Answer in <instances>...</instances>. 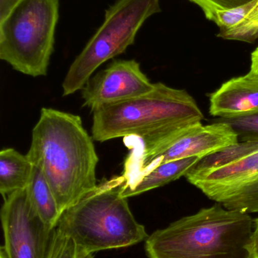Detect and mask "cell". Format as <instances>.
<instances>
[{
  "label": "cell",
  "mask_w": 258,
  "mask_h": 258,
  "mask_svg": "<svg viewBox=\"0 0 258 258\" xmlns=\"http://www.w3.org/2000/svg\"><path fill=\"white\" fill-rule=\"evenodd\" d=\"M92 137L98 142L123 138L127 158L156 153L195 125L204 115L184 89L154 83L145 95L92 111Z\"/></svg>",
  "instance_id": "6da1fadb"
},
{
  "label": "cell",
  "mask_w": 258,
  "mask_h": 258,
  "mask_svg": "<svg viewBox=\"0 0 258 258\" xmlns=\"http://www.w3.org/2000/svg\"><path fill=\"white\" fill-rule=\"evenodd\" d=\"M27 156L45 176L61 215L98 186L93 138L77 115L42 108Z\"/></svg>",
  "instance_id": "7a4b0ae2"
},
{
  "label": "cell",
  "mask_w": 258,
  "mask_h": 258,
  "mask_svg": "<svg viewBox=\"0 0 258 258\" xmlns=\"http://www.w3.org/2000/svg\"><path fill=\"white\" fill-rule=\"evenodd\" d=\"M254 219L217 204L156 230L145 240L148 258H253Z\"/></svg>",
  "instance_id": "3957f363"
},
{
  "label": "cell",
  "mask_w": 258,
  "mask_h": 258,
  "mask_svg": "<svg viewBox=\"0 0 258 258\" xmlns=\"http://www.w3.org/2000/svg\"><path fill=\"white\" fill-rule=\"evenodd\" d=\"M122 175L98 183L61 215L56 228L86 254L136 245L148 237L133 216L128 199L121 196Z\"/></svg>",
  "instance_id": "277c9868"
},
{
  "label": "cell",
  "mask_w": 258,
  "mask_h": 258,
  "mask_svg": "<svg viewBox=\"0 0 258 258\" xmlns=\"http://www.w3.org/2000/svg\"><path fill=\"white\" fill-rule=\"evenodd\" d=\"M59 0H22L0 22V58L30 77L48 73L54 51Z\"/></svg>",
  "instance_id": "5b68a950"
},
{
  "label": "cell",
  "mask_w": 258,
  "mask_h": 258,
  "mask_svg": "<svg viewBox=\"0 0 258 258\" xmlns=\"http://www.w3.org/2000/svg\"><path fill=\"white\" fill-rule=\"evenodd\" d=\"M161 11L160 0H116L106 11L102 24L71 63L62 83V95L82 90L101 64L134 43L145 21Z\"/></svg>",
  "instance_id": "8992f818"
},
{
  "label": "cell",
  "mask_w": 258,
  "mask_h": 258,
  "mask_svg": "<svg viewBox=\"0 0 258 258\" xmlns=\"http://www.w3.org/2000/svg\"><path fill=\"white\" fill-rule=\"evenodd\" d=\"M186 177L226 209L258 213V150L234 163L204 172H189Z\"/></svg>",
  "instance_id": "52a82bcc"
},
{
  "label": "cell",
  "mask_w": 258,
  "mask_h": 258,
  "mask_svg": "<svg viewBox=\"0 0 258 258\" xmlns=\"http://www.w3.org/2000/svg\"><path fill=\"white\" fill-rule=\"evenodd\" d=\"M1 221L8 258H48L56 228L39 218L26 188L4 197Z\"/></svg>",
  "instance_id": "ba28073f"
},
{
  "label": "cell",
  "mask_w": 258,
  "mask_h": 258,
  "mask_svg": "<svg viewBox=\"0 0 258 258\" xmlns=\"http://www.w3.org/2000/svg\"><path fill=\"white\" fill-rule=\"evenodd\" d=\"M135 60H116L91 77L82 89L83 107L94 111L103 106L127 101L154 89Z\"/></svg>",
  "instance_id": "9c48e42d"
},
{
  "label": "cell",
  "mask_w": 258,
  "mask_h": 258,
  "mask_svg": "<svg viewBox=\"0 0 258 258\" xmlns=\"http://www.w3.org/2000/svg\"><path fill=\"white\" fill-rule=\"evenodd\" d=\"M209 112L219 119L258 113V77L248 72L224 83L210 95Z\"/></svg>",
  "instance_id": "30bf717a"
},
{
  "label": "cell",
  "mask_w": 258,
  "mask_h": 258,
  "mask_svg": "<svg viewBox=\"0 0 258 258\" xmlns=\"http://www.w3.org/2000/svg\"><path fill=\"white\" fill-rule=\"evenodd\" d=\"M211 21L219 27V37L253 43L258 39V0L217 12Z\"/></svg>",
  "instance_id": "8fae6325"
},
{
  "label": "cell",
  "mask_w": 258,
  "mask_h": 258,
  "mask_svg": "<svg viewBox=\"0 0 258 258\" xmlns=\"http://www.w3.org/2000/svg\"><path fill=\"white\" fill-rule=\"evenodd\" d=\"M200 159L198 157L185 158L159 165L142 176L132 186L121 189V196L127 199L136 197L168 184L183 176L186 177Z\"/></svg>",
  "instance_id": "7c38bea8"
},
{
  "label": "cell",
  "mask_w": 258,
  "mask_h": 258,
  "mask_svg": "<svg viewBox=\"0 0 258 258\" xmlns=\"http://www.w3.org/2000/svg\"><path fill=\"white\" fill-rule=\"evenodd\" d=\"M33 165L27 154H21L13 148L0 152V192L6 196L25 189L30 181Z\"/></svg>",
  "instance_id": "4fadbf2b"
},
{
  "label": "cell",
  "mask_w": 258,
  "mask_h": 258,
  "mask_svg": "<svg viewBox=\"0 0 258 258\" xmlns=\"http://www.w3.org/2000/svg\"><path fill=\"white\" fill-rule=\"evenodd\" d=\"M26 189L30 203L39 218L50 228H56L62 215L49 184L37 167L33 166Z\"/></svg>",
  "instance_id": "5bb4252c"
},
{
  "label": "cell",
  "mask_w": 258,
  "mask_h": 258,
  "mask_svg": "<svg viewBox=\"0 0 258 258\" xmlns=\"http://www.w3.org/2000/svg\"><path fill=\"white\" fill-rule=\"evenodd\" d=\"M258 150V141H239L201 158L189 172H204L234 163Z\"/></svg>",
  "instance_id": "9a60e30c"
},
{
  "label": "cell",
  "mask_w": 258,
  "mask_h": 258,
  "mask_svg": "<svg viewBox=\"0 0 258 258\" xmlns=\"http://www.w3.org/2000/svg\"><path fill=\"white\" fill-rule=\"evenodd\" d=\"M219 120L230 125L240 141H258V113Z\"/></svg>",
  "instance_id": "2e32d148"
},
{
  "label": "cell",
  "mask_w": 258,
  "mask_h": 258,
  "mask_svg": "<svg viewBox=\"0 0 258 258\" xmlns=\"http://www.w3.org/2000/svg\"><path fill=\"white\" fill-rule=\"evenodd\" d=\"M75 242L69 236L56 228L48 258H78Z\"/></svg>",
  "instance_id": "e0dca14e"
},
{
  "label": "cell",
  "mask_w": 258,
  "mask_h": 258,
  "mask_svg": "<svg viewBox=\"0 0 258 258\" xmlns=\"http://www.w3.org/2000/svg\"><path fill=\"white\" fill-rule=\"evenodd\" d=\"M201 8L208 19H212V17L218 12L230 10L239 7L251 0H190Z\"/></svg>",
  "instance_id": "ac0fdd59"
},
{
  "label": "cell",
  "mask_w": 258,
  "mask_h": 258,
  "mask_svg": "<svg viewBox=\"0 0 258 258\" xmlns=\"http://www.w3.org/2000/svg\"><path fill=\"white\" fill-rule=\"evenodd\" d=\"M21 1L22 0H0V22L6 19Z\"/></svg>",
  "instance_id": "d6986e66"
},
{
  "label": "cell",
  "mask_w": 258,
  "mask_h": 258,
  "mask_svg": "<svg viewBox=\"0 0 258 258\" xmlns=\"http://www.w3.org/2000/svg\"><path fill=\"white\" fill-rule=\"evenodd\" d=\"M250 251H251V256L253 258H258V218L254 219Z\"/></svg>",
  "instance_id": "ffe728a7"
},
{
  "label": "cell",
  "mask_w": 258,
  "mask_h": 258,
  "mask_svg": "<svg viewBox=\"0 0 258 258\" xmlns=\"http://www.w3.org/2000/svg\"><path fill=\"white\" fill-rule=\"evenodd\" d=\"M249 72L258 77V47L251 54V68Z\"/></svg>",
  "instance_id": "44dd1931"
},
{
  "label": "cell",
  "mask_w": 258,
  "mask_h": 258,
  "mask_svg": "<svg viewBox=\"0 0 258 258\" xmlns=\"http://www.w3.org/2000/svg\"><path fill=\"white\" fill-rule=\"evenodd\" d=\"M78 258H93V254H86L84 253L79 251Z\"/></svg>",
  "instance_id": "7402d4cb"
},
{
  "label": "cell",
  "mask_w": 258,
  "mask_h": 258,
  "mask_svg": "<svg viewBox=\"0 0 258 258\" xmlns=\"http://www.w3.org/2000/svg\"><path fill=\"white\" fill-rule=\"evenodd\" d=\"M0 258H8L7 255H6V251H5L3 247H2L1 249H0Z\"/></svg>",
  "instance_id": "603a6c76"
}]
</instances>
